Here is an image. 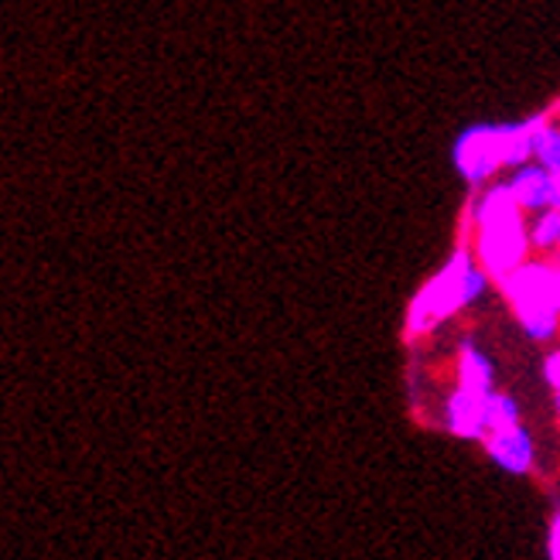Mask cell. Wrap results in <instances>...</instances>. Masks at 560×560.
<instances>
[{"instance_id":"obj_1","label":"cell","mask_w":560,"mask_h":560,"mask_svg":"<svg viewBox=\"0 0 560 560\" xmlns=\"http://www.w3.org/2000/svg\"><path fill=\"white\" fill-rule=\"evenodd\" d=\"M547 117H529L520 124H475L458 133L452 161L468 185H482L499 167H523L534 158V137Z\"/></svg>"},{"instance_id":"obj_2","label":"cell","mask_w":560,"mask_h":560,"mask_svg":"<svg viewBox=\"0 0 560 560\" xmlns=\"http://www.w3.org/2000/svg\"><path fill=\"white\" fill-rule=\"evenodd\" d=\"M489 288V277L482 267H475L471 254L462 246L455 249L447 264L428 280L424 288L417 291L407 312V335L420 339V335H431L444 318H452L462 307L475 304Z\"/></svg>"},{"instance_id":"obj_3","label":"cell","mask_w":560,"mask_h":560,"mask_svg":"<svg viewBox=\"0 0 560 560\" xmlns=\"http://www.w3.org/2000/svg\"><path fill=\"white\" fill-rule=\"evenodd\" d=\"M475 230H479V257L482 270L492 280H506L526 264V222L523 209L513 202L506 185H492L479 202H475Z\"/></svg>"},{"instance_id":"obj_4","label":"cell","mask_w":560,"mask_h":560,"mask_svg":"<svg viewBox=\"0 0 560 560\" xmlns=\"http://www.w3.org/2000/svg\"><path fill=\"white\" fill-rule=\"evenodd\" d=\"M513 312H557L560 315V264H523L502 280Z\"/></svg>"},{"instance_id":"obj_5","label":"cell","mask_w":560,"mask_h":560,"mask_svg":"<svg viewBox=\"0 0 560 560\" xmlns=\"http://www.w3.org/2000/svg\"><path fill=\"white\" fill-rule=\"evenodd\" d=\"M513 202L520 209H534V212H547V209H560V195H557V178L547 175L537 164H523L510 175L506 182Z\"/></svg>"},{"instance_id":"obj_6","label":"cell","mask_w":560,"mask_h":560,"mask_svg":"<svg viewBox=\"0 0 560 560\" xmlns=\"http://www.w3.org/2000/svg\"><path fill=\"white\" fill-rule=\"evenodd\" d=\"M486 452L502 471H510V475H529L534 471V462H537L534 438H529V431L523 424L510 428V431H499V434H489Z\"/></svg>"},{"instance_id":"obj_7","label":"cell","mask_w":560,"mask_h":560,"mask_svg":"<svg viewBox=\"0 0 560 560\" xmlns=\"http://www.w3.org/2000/svg\"><path fill=\"white\" fill-rule=\"evenodd\" d=\"M444 424L462 441H482L486 438L482 397H471V394H465V389H455L444 404Z\"/></svg>"},{"instance_id":"obj_8","label":"cell","mask_w":560,"mask_h":560,"mask_svg":"<svg viewBox=\"0 0 560 560\" xmlns=\"http://www.w3.org/2000/svg\"><path fill=\"white\" fill-rule=\"evenodd\" d=\"M495 383V373H492V359L475 346V342H462L458 349V389H465V394L471 397H489Z\"/></svg>"},{"instance_id":"obj_9","label":"cell","mask_w":560,"mask_h":560,"mask_svg":"<svg viewBox=\"0 0 560 560\" xmlns=\"http://www.w3.org/2000/svg\"><path fill=\"white\" fill-rule=\"evenodd\" d=\"M482 417H486V438L520 428V404L510 394H495L492 389V394L482 400Z\"/></svg>"},{"instance_id":"obj_10","label":"cell","mask_w":560,"mask_h":560,"mask_svg":"<svg viewBox=\"0 0 560 560\" xmlns=\"http://www.w3.org/2000/svg\"><path fill=\"white\" fill-rule=\"evenodd\" d=\"M534 164L544 167L547 175H560V127L544 124L534 137Z\"/></svg>"},{"instance_id":"obj_11","label":"cell","mask_w":560,"mask_h":560,"mask_svg":"<svg viewBox=\"0 0 560 560\" xmlns=\"http://www.w3.org/2000/svg\"><path fill=\"white\" fill-rule=\"evenodd\" d=\"M529 246L537 249H553L560 243V209H547L534 219V226H526Z\"/></svg>"},{"instance_id":"obj_12","label":"cell","mask_w":560,"mask_h":560,"mask_svg":"<svg viewBox=\"0 0 560 560\" xmlns=\"http://www.w3.org/2000/svg\"><path fill=\"white\" fill-rule=\"evenodd\" d=\"M516 318L526 328L529 339H537V342L553 339L557 328H560V315L557 312H516Z\"/></svg>"},{"instance_id":"obj_13","label":"cell","mask_w":560,"mask_h":560,"mask_svg":"<svg viewBox=\"0 0 560 560\" xmlns=\"http://www.w3.org/2000/svg\"><path fill=\"white\" fill-rule=\"evenodd\" d=\"M544 376H547V383L557 389V397H560V349L547 355V362H544Z\"/></svg>"},{"instance_id":"obj_14","label":"cell","mask_w":560,"mask_h":560,"mask_svg":"<svg viewBox=\"0 0 560 560\" xmlns=\"http://www.w3.org/2000/svg\"><path fill=\"white\" fill-rule=\"evenodd\" d=\"M547 547H550V560H560V510L550 523V544Z\"/></svg>"},{"instance_id":"obj_15","label":"cell","mask_w":560,"mask_h":560,"mask_svg":"<svg viewBox=\"0 0 560 560\" xmlns=\"http://www.w3.org/2000/svg\"><path fill=\"white\" fill-rule=\"evenodd\" d=\"M557 417H560V397H557Z\"/></svg>"},{"instance_id":"obj_16","label":"cell","mask_w":560,"mask_h":560,"mask_svg":"<svg viewBox=\"0 0 560 560\" xmlns=\"http://www.w3.org/2000/svg\"><path fill=\"white\" fill-rule=\"evenodd\" d=\"M557 246H560V243H557Z\"/></svg>"}]
</instances>
